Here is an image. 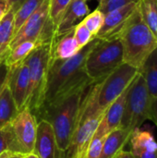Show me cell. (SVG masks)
<instances>
[{
    "mask_svg": "<svg viewBox=\"0 0 157 158\" xmlns=\"http://www.w3.org/2000/svg\"><path fill=\"white\" fill-rule=\"evenodd\" d=\"M98 41L99 39L95 37L77 55L68 59L51 60L43 106L84 90L93 82L85 71L84 63L88 54Z\"/></svg>",
    "mask_w": 157,
    "mask_h": 158,
    "instance_id": "6da1fadb",
    "label": "cell"
},
{
    "mask_svg": "<svg viewBox=\"0 0 157 158\" xmlns=\"http://www.w3.org/2000/svg\"><path fill=\"white\" fill-rule=\"evenodd\" d=\"M105 112V110L101 109L98 106L96 87L93 81L83 93L72 137L63 158L84 157Z\"/></svg>",
    "mask_w": 157,
    "mask_h": 158,
    "instance_id": "7a4b0ae2",
    "label": "cell"
},
{
    "mask_svg": "<svg viewBox=\"0 0 157 158\" xmlns=\"http://www.w3.org/2000/svg\"><path fill=\"white\" fill-rule=\"evenodd\" d=\"M116 38L121 42L123 61L139 69L148 56L157 47V38L143 22L137 6L120 29Z\"/></svg>",
    "mask_w": 157,
    "mask_h": 158,
    "instance_id": "3957f363",
    "label": "cell"
},
{
    "mask_svg": "<svg viewBox=\"0 0 157 158\" xmlns=\"http://www.w3.org/2000/svg\"><path fill=\"white\" fill-rule=\"evenodd\" d=\"M85 89L59 101L43 105L35 116L37 121L45 119L51 124L62 158L68 148Z\"/></svg>",
    "mask_w": 157,
    "mask_h": 158,
    "instance_id": "277c9868",
    "label": "cell"
},
{
    "mask_svg": "<svg viewBox=\"0 0 157 158\" xmlns=\"http://www.w3.org/2000/svg\"><path fill=\"white\" fill-rule=\"evenodd\" d=\"M53 38L38 46L24 59L29 69V87L24 108L28 107L34 116L44 100L47 74L52 59Z\"/></svg>",
    "mask_w": 157,
    "mask_h": 158,
    "instance_id": "5b68a950",
    "label": "cell"
},
{
    "mask_svg": "<svg viewBox=\"0 0 157 158\" xmlns=\"http://www.w3.org/2000/svg\"><path fill=\"white\" fill-rule=\"evenodd\" d=\"M123 63V48L120 40L118 38L99 39L88 54L84 69L88 77L97 81L105 78Z\"/></svg>",
    "mask_w": 157,
    "mask_h": 158,
    "instance_id": "8992f818",
    "label": "cell"
},
{
    "mask_svg": "<svg viewBox=\"0 0 157 158\" xmlns=\"http://www.w3.org/2000/svg\"><path fill=\"white\" fill-rule=\"evenodd\" d=\"M150 97L146 82L143 77L138 72L132 82L129 86L125 111L120 127L133 131L143 126V122L149 119Z\"/></svg>",
    "mask_w": 157,
    "mask_h": 158,
    "instance_id": "52a82bcc",
    "label": "cell"
},
{
    "mask_svg": "<svg viewBox=\"0 0 157 158\" xmlns=\"http://www.w3.org/2000/svg\"><path fill=\"white\" fill-rule=\"evenodd\" d=\"M137 74V69L123 63L105 78L94 81L99 107L103 110H106L107 107L129 87Z\"/></svg>",
    "mask_w": 157,
    "mask_h": 158,
    "instance_id": "ba28073f",
    "label": "cell"
},
{
    "mask_svg": "<svg viewBox=\"0 0 157 158\" xmlns=\"http://www.w3.org/2000/svg\"><path fill=\"white\" fill-rule=\"evenodd\" d=\"M55 35V27L50 19L49 0H43L40 7L24 22L14 35L10 50L18 44L28 40H51Z\"/></svg>",
    "mask_w": 157,
    "mask_h": 158,
    "instance_id": "9c48e42d",
    "label": "cell"
},
{
    "mask_svg": "<svg viewBox=\"0 0 157 158\" xmlns=\"http://www.w3.org/2000/svg\"><path fill=\"white\" fill-rule=\"evenodd\" d=\"M37 124L36 117L28 107L20 110L8 124L18 154L26 155L33 152Z\"/></svg>",
    "mask_w": 157,
    "mask_h": 158,
    "instance_id": "30bf717a",
    "label": "cell"
},
{
    "mask_svg": "<svg viewBox=\"0 0 157 158\" xmlns=\"http://www.w3.org/2000/svg\"><path fill=\"white\" fill-rule=\"evenodd\" d=\"M33 153L39 158H62L54 130L45 119L38 120Z\"/></svg>",
    "mask_w": 157,
    "mask_h": 158,
    "instance_id": "8fae6325",
    "label": "cell"
},
{
    "mask_svg": "<svg viewBox=\"0 0 157 158\" xmlns=\"http://www.w3.org/2000/svg\"><path fill=\"white\" fill-rule=\"evenodd\" d=\"M7 86L19 111L25 106L29 87V69L25 61L10 67Z\"/></svg>",
    "mask_w": 157,
    "mask_h": 158,
    "instance_id": "7c38bea8",
    "label": "cell"
},
{
    "mask_svg": "<svg viewBox=\"0 0 157 158\" xmlns=\"http://www.w3.org/2000/svg\"><path fill=\"white\" fill-rule=\"evenodd\" d=\"M129 142L136 158H157V142L149 126L134 129Z\"/></svg>",
    "mask_w": 157,
    "mask_h": 158,
    "instance_id": "4fadbf2b",
    "label": "cell"
},
{
    "mask_svg": "<svg viewBox=\"0 0 157 158\" xmlns=\"http://www.w3.org/2000/svg\"><path fill=\"white\" fill-rule=\"evenodd\" d=\"M137 6L138 3H130L105 14L104 24L95 37L103 40L116 38L120 29L133 14Z\"/></svg>",
    "mask_w": 157,
    "mask_h": 158,
    "instance_id": "5bb4252c",
    "label": "cell"
},
{
    "mask_svg": "<svg viewBox=\"0 0 157 158\" xmlns=\"http://www.w3.org/2000/svg\"><path fill=\"white\" fill-rule=\"evenodd\" d=\"M90 13L87 1L72 0L66 8L58 25L55 30V36H59L73 29Z\"/></svg>",
    "mask_w": 157,
    "mask_h": 158,
    "instance_id": "9a60e30c",
    "label": "cell"
},
{
    "mask_svg": "<svg viewBox=\"0 0 157 158\" xmlns=\"http://www.w3.org/2000/svg\"><path fill=\"white\" fill-rule=\"evenodd\" d=\"M81 46L74 37V28L67 32L55 36L52 45V59H68L81 51Z\"/></svg>",
    "mask_w": 157,
    "mask_h": 158,
    "instance_id": "2e32d148",
    "label": "cell"
},
{
    "mask_svg": "<svg viewBox=\"0 0 157 158\" xmlns=\"http://www.w3.org/2000/svg\"><path fill=\"white\" fill-rule=\"evenodd\" d=\"M131 131L130 129L121 127L110 131L105 139L99 158H113L120 150L124 149L129 143Z\"/></svg>",
    "mask_w": 157,
    "mask_h": 158,
    "instance_id": "e0dca14e",
    "label": "cell"
},
{
    "mask_svg": "<svg viewBox=\"0 0 157 158\" xmlns=\"http://www.w3.org/2000/svg\"><path fill=\"white\" fill-rule=\"evenodd\" d=\"M138 72L146 82L150 97H157V47L148 56Z\"/></svg>",
    "mask_w": 157,
    "mask_h": 158,
    "instance_id": "ac0fdd59",
    "label": "cell"
},
{
    "mask_svg": "<svg viewBox=\"0 0 157 158\" xmlns=\"http://www.w3.org/2000/svg\"><path fill=\"white\" fill-rule=\"evenodd\" d=\"M14 15L12 8L0 23V62H5L9 52L10 44L14 36Z\"/></svg>",
    "mask_w": 157,
    "mask_h": 158,
    "instance_id": "d6986e66",
    "label": "cell"
},
{
    "mask_svg": "<svg viewBox=\"0 0 157 158\" xmlns=\"http://www.w3.org/2000/svg\"><path fill=\"white\" fill-rule=\"evenodd\" d=\"M48 41L37 39V40H28V41H24V42L18 44L16 46H14L10 50L5 63L7 65L8 68H10L22 62L34 49H36L38 46H40L41 44Z\"/></svg>",
    "mask_w": 157,
    "mask_h": 158,
    "instance_id": "ffe728a7",
    "label": "cell"
},
{
    "mask_svg": "<svg viewBox=\"0 0 157 158\" xmlns=\"http://www.w3.org/2000/svg\"><path fill=\"white\" fill-rule=\"evenodd\" d=\"M19 112L10 90L6 85L0 95V129L8 125Z\"/></svg>",
    "mask_w": 157,
    "mask_h": 158,
    "instance_id": "44dd1931",
    "label": "cell"
},
{
    "mask_svg": "<svg viewBox=\"0 0 157 158\" xmlns=\"http://www.w3.org/2000/svg\"><path fill=\"white\" fill-rule=\"evenodd\" d=\"M138 8L143 22L157 38V1L139 0Z\"/></svg>",
    "mask_w": 157,
    "mask_h": 158,
    "instance_id": "7402d4cb",
    "label": "cell"
},
{
    "mask_svg": "<svg viewBox=\"0 0 157 158\" xmlns=\"http://www.w3.org/2000/svg\"><path fill=\"white\" fill-rule=\"evenodd\" d=\"M43 0H23L20 6L15 10L14 15V35L43 4ZM14 37V36H13Z\"/></svg>",
    "mask_w": 157,
    "mask_h": 158,
    "instance_id": "603a6c76",
    "label": "cell"
},
{
    "mask_svg": "<svg viewBox=\"0 0 157 158\" xmlns=\"http://www.w3.org/2000/svg\"><path fill=\"white\" fill-rule=\"evenodd\" d=\"M105 20V14L99 9H95L90 12L81 21L86 26V28L91 31V33L95 37L102 28Z\"/></svg>",
    "mask_w": 157,
    "mask_h": 158,
    "instance_id": "cb8c5ba5",
    "label": "cell"
},
{
    "mask_svg": "<svg viewBox=\"0 0 157 158\" xmlns=\"http://www.w3.org/2000/svg\"><path fill=\"white\" fill-rule=\"evenodd\" d=\"M72 0H49L50 3V19L55 27L58 25L66 8Z\"/></svg>",
    "mask_w": 157,
    "mask_h": 158,
    "instance_id": "d4e9b609",
    "label": "cell"
},
{
    "mask_svg": "<svg viewBox=\"0 0 157 158\" xmlns=\"http://www.w3.org/2000/svg\"><path fill=\"white\" fill-rule=\"evenodd\" d=\"M6 151L17 153L13 136L8 125L0 129V155Z\"/></svg>",
    "mask_w": 157,
    "mask_h": 158,
    "instance_id": "484cf974",
    "label": "cell"
},
{
    "mask_svg": "<svg viewBox=\"0 0 157 158\" xmlns=\"http://www.w3.org/2000/svg\"><path fill=\"white\" fill-rule=\"evenodd\" d=\"M74 37L81 46V48H83L86 46L91 41H93L95 37L91 33V31L86 28V26L81 21L74 27Z\"/></svg>",
    "mask_w": 157,
    "mask_h": 158,
    "instance_id": "4316f807",
    "label": "cell"
},
{
    "mask_svg": "<svg viewBox=\"0 0 157 158\" xmlns=\"http://www.w3.org/2000/svg\"><path fill=\"white\" fill-rule=\"evenodd\" d=\"M106 135L94 134L83 158H99L101 156L103 144Z\"/></svg>",
    "mask_w": 157,
    "mask_h": 158,
    "instance_id": "83f0119b",
    "label": "cell"
},
{
    "mask_svg": "<svg viewBox=\"0 0 157 158\" xmlns=\"http://www.w3.org/2000/svg\"><path fill=\"white\" fill-rule=\"evenodd\" d=\"M139 0H100L97 9L103 12L105 15L118 9L119 7L125 6L130 3H138Z\"/></svg>",
    "mask_w": 157,
    "mask_h": 158,
    "instance_id": "f1b7e54d",
    "label": "cell"
},
{
    "mask_svg": "<svg viewBox=\"0 0 157 158\" xmlns=\"http://www.w3.org/2000/svg\"><path fill=\"white\" fill-rule=\"evenodd\" d=\"M9 75V68L5 62H0V95L7 85Z\"/></svg>",
    "mask_w": 157,
    "mask_h": 158,
    "instance_id": "f546056e",
    "label": "cell"
},
{
    "mask_svg": "<svg viewBox=\"0 0 157 158\" xmlns=\"http://www.w3.org/2000/svg\"><path fill=\"white\" fill-rule=\"evenodd\" d=\"M13 5L10 0H0V20H2L6 15L12 9Z\"/></svg>",
    "mask_w": 157,
    "mask_h": 158,
    "instance_id": "4dcf8cb0",
    "label": "cell"
},
{
    "mask_svg": "<svg viewBox=\"0 0 157 158\" xmlns=\"http://www.w3.org/2000/svg\"><path fill=\"white\" fill-rule=\"evenodd\" d=\"M149 115H150L149 119L153 120L157 126V97H155L151 100Z\"/></svg>",
    "mask_w": 157,
    "mask_h": 158,
    "instance_id": "1f68e13d",
    "label": "cell"
},
{
    "mask_svg": "<svg viewBox=\"0 0 157 158\" xmlns=\"http://www.w3.org/2000/svg\"><path fill=\"white\" fill-rule=\"evenodd\" d=\"M113 158H136L134 156H133V154L130 151H125L124 149H122V150H120L115 156Z\"/></svg>",
    "mask_w": 157,
    "mask_h": 158,
    "instance_id": "d6a6232c",
    "label": "cell"
},
{
    "mask_svg": "<svg viewBox=\"0 0 157 158\" xmlns=\"http://www.w3.org/2000/svg\"><path fill=\"white\" fill-rule=\"evenodd\" d=\"M11 2H12V5H13V7L12 8H14L15 10L20 6V4L23 2V0H10Z\"/></svg>",
    "mask_w": 157,
    "mask_h": 158,
    "instance_id": "836d02e7",
    "label": "cell"
},
{
    "mask_svg": "<svg viewBox=\"0 0 157 158\" xmlns=\"http://www.w3.org/2000/svg\"><path fill=\"white\" fill-rule=\"evenodd\" d=\"M12 154H15V153H12V152H10V151H6V152L2 153V154L0 155V158H9Z\"/></svg>",
    "mask_w": 157,
    "mask_h": 158,
    "instance_id": "e575fe53",
    "label": "cell"
},
{
    "mask_svg": "<svg viewBox=\"0 0 157 158\" xmlns=\"http://www.w3.org/2000/svg\"><path fill=\"white\" fill-rule=\"evenodd\" d=\"M24 158H39L33 152L32 153H30V154H26V155H23Z\"/></svg>",
    "mask_w": 157,
    "mask_h": 158,
    "instance_id": "d590c367",
    "label": "cell"
},
{
    "mask_svg": "<svg viewBox=\"0 0 157 158\" xmlns=\"http://www.w3.org/2000/svg\"><path fill=\"white\" fill-rule=\"evenodd\" d=\"M9 158H24V156H23V155H21V154L15 153V154H12Z\"/></svg>",
    "mask_w": 157,
    "mask_h": 158,
    "instance_id": "8d00e7d4",
    "label": "cell"
},
{
    "mask_svg": "<svg viewBox=\"0 0 157 158\" xmlns=\"http://www.w3.org/2000/svg\"><path fill=\"white\" fill-rule=\"evenodd\" d=\"M0 23H1V20H0Z\"/></svg>",
    "mask_w": 157,
    "mask_h": 158,
    "instance_id": "74e56055",
    "label": "cell"
},
{
    "mask_svg": "<svg viewBox=\"0 0 157 158\" xmlns=\"http://www.w3.org/2000/svg\"><path fill=\"white\" fill-rule=\"evenodd\" d=\"M85 1H87V0H85Z\"/></svg>",
    "mask_w": 157,
    "mask_h": 158,
    "instance_id": "f35d334b",
    "label": "cell"
},
{
    "mask_svg": "<svg viewBox=\"0 0 157 158\" xmlns=\"http://www.w3.org/2000/svg\"><path fill=\"white\" fill-rule=\"evenodd\" d=\"M156 1H157V0H156Z\"/></svg>",
    "mask_w": 157,
    "mask_h": 158,
    "instance_id": "ab89813d",
    "label": "cell"
}]
</instances>
